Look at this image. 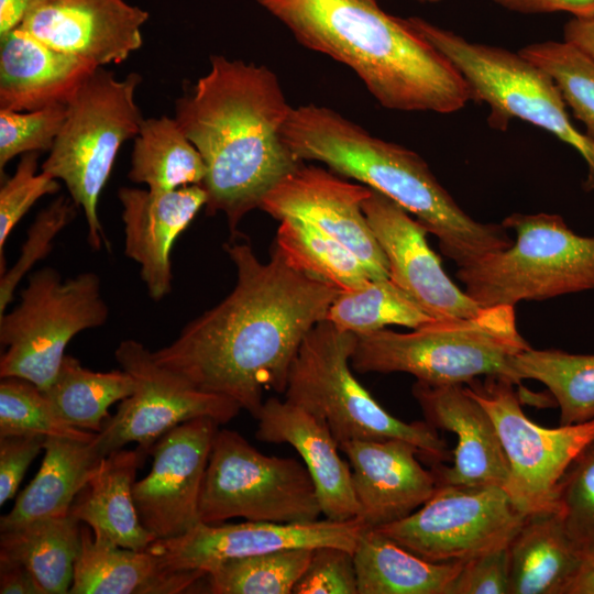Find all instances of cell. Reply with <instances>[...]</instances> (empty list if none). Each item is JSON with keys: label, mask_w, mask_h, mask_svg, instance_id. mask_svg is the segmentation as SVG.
Wrapping results in <instances>:
<instances>
[{"label": "cell", "mask_w": 594, "mask_h": 594, "mask_svg": "<svg viewBox=\"0 0 594 594\" xmlns=\"http://www.w3.org/2000/svg\"><path fill=\"white\" fill-rule=\"evenodd\" d=\"M20 301L0 316V377L24 378L41 391L54 381L69 341L79 332L101 327L109 308L94 272L63 279L43 267L33 272Z\"/></svg>", "instance_id": "obj_10"}, {"label": "cell", "mask_w": 594, "mask_h": 594, "mask_svg": "<svg viewBox=\"0 0 594 594\" xmlns=\"http://www.w3.org/2000/svg\"><path fill=\"white\" fill-rule=\"evenodd\" d=\"M370 194L363 184L302 162L265 195L258 209L279 221L294 218L315 227L350 249L372 279H384L387 260L362 211Z\"/></svg>", "instance_id": "obj_17"}, {"label": "cell", "mask_w": 594, "mask_h": 594, "mask_svg": "<svg viewBox=\"0 0 594 594\" xmlns=\"http://www.w3.org/2000/svg\"><path fill=\"white\" fill-rule=\"evenodd\" d=\"M224 250L237 268L234 288L153 358L256 418L266 393L284 394L304 339L340 292L290 266L275 245L266 263L248 242Z\"/></svg>", "instance_id": "obj_1"}, {"label": "cell", "mask_w": 594, "mask_h": 594, "mask_svg": "<svg viewBox=\"0 0 594 594\" xmlns=\"http://www.w3.org/2000/svg\"><path fill=\"white\" fill-rule=\"evenodd\" d=\"M255 432L260 441L292 446L315 484L324 518L345 521L359 517L350 464L339 454V443L327 422L287 399H265Z\"/></svg>", "instance_id": "obj_23"}, {"label": "cell", "mask_w": 594, "mask_h": 594, "mask_svg": "<svg viewBox=\"0 0 594 594\" xmlns=\"http://www.w3.org/2000/svg\"><path fill=\"white\" fill-rule=\"evenodd\" d=\"M556 507L582 561L594 557V440L583 448L560 479Z\"/></svg>", "instance_id": "obj_39"}, {"label": "cell", "mask_w": 594, "mask_h": 594, "mask_svg": "<svg viewBox=\"0 0 594 594\" xmlns=\"http://www.w3.org/2000/svg\"><path fill=\"white\" fill-rule=\"evenodd\" d=\"M80 538L72 594H177L206 576L201 571L168 570L148 550L122 548L87 525Z\"/></svg>", "instance_id": "obj_25"}, {"label": "cell", "mask_w": 594, "mask_h": 594, "mask_svg": "<svg viewBox=\"0 0 594 594\" xmlns=\"http://www.w3.org/2000/svg\"><path fill=\"white\" fill-rule=\"evenodd\" d=\"M324 320L356 336L391 324L419 329L442 321L425 311L389 278L372 279L362 288L340 292Z\"/></svg>", "instance_id": "obj_35"}, {"label": "cell", "mask_w": 594, "mask_h": 594, "mask_svg": "<svg viewBox=\"0 0 594 594\" xmlns=\"http://www.w3.org/2000/svg\"><path fill=\"white\" fill-rule=\"evenodd\" d=\"M507 550L508 594H563L582 563L558 509L528 515Z\"/></svg>", "instance_id": "obj_28"}, {"label": "cell", "mask_w": 594, "mask_h": 594, "mask_svg": "<svg viewBox=\"0 0 594 594\" xmlns=\"http://www.w3.org/2000/svg\"><path fill=\"white\" fill-rule=\"evenodd\" d=\"M290 110L268 67L221 55L211 56L209 72L176 101L175 119L207 167L206 212L224 215L232 234L302 163L280 135Z\"/></svg>", "instance_id": "obj_2"}, {"label": "cell", "mask_w": 594, "mask_h": 594, "mask_svg": "<svg viewBox=\"0 0 594 594\" xmlns=\"http://www.w3.org/2000/svg\"><path fill=\"white\" fill-rule=\"evenodd\" d=\"M141 81L136 73L118 79L105 67L97 68L67 101L62 129L41 166L66 185L69 197L82 209L94 250L109 248L98 200L122 144L135 138L144 120L135 102Z\"/></svg>", "instance_id": "obj_7"}, {"label": "cell", "mask_w": 594, "mask_h": 594, "mask_svg": "<svg viewBox=\"0 0 594 594\" xmlns=\"http://www.w3.org/2000/svg\"><path fill=\"white\" fill-rule=\"evenodd\" d=\"M218 427L211 418H195L153 446L151 471L135 481L133 498L142 525L155 539L180 536L200 522V491Z\"/></svg>", "instance_id": "obj_16"}, {"label": "cell", "mask_w": 594, "mask_h": 594, "mask_svg": "<svg viewBox=\"0 0 594 594\" xmlns=\"http://www.w3.org/2000/svg\"><path fill=\"white\" fill-rule=\"evenodd\" d=\"M274 244L290 266L339 292L359 289L372 280L350 249L301 220H280Z\"/></svg>", "instance_id": "obj_34"}, {"label": "cell", "mask_w": 594, "mask_h": 594, "mask_svg": "<svg viewBox=\"0 0 594 594\" xmlns=\"http://www.w3.org/2000/svg\"><path fill=\"white\" fill-rule=\"evenodd\" d=\"M348 458L359 518L370 528L399 520L425 504L437 488L419 449L402 439L353 440L339 446Z\"/></svg>", "instance_id": "obj_21"}, {"label": "cell", "mask_w": 594, "mask_h": 594, "mask_svg": "<svg viewBox=\"0 0 594 594\" xmlns=\"http://www.w3.org/2000/svg\"><path fill=\"white\" fill-rule=\"evenodd\" d=\"M419 1H424V2H438L440 0H419Z\"/></svg>", "instance_id": "obj_51"}, {"label": "cell", "mask_w": 594, "mask_h": 594, "mask_svg": "<svg viewBox=\"0 0 594 594\" xmlns=\"http://www.w3.org/2000/svg\"><path fill=\"white\" fill-rule=\"evenodd\" d=\"M44 458L35 477L19 494L0 520V530L31 521L68 515L72 505L96 471L102 457L92 441L47 437Z\"/></svg>", "instance_id": "obj_27"}, {"label": "cell", "mask_w": 594, "mask_h": 594, "mask_svg": "<svg viewBox=\"0 0 594 594\" xmlns=\"http://www.w3.org/2000/svg\"><path fill=\"white\" fill-rule=\"evenodd\" d=\"M502 224L516 240L506 250L458 267L465 293L483 308L594 289V237L558 215L513 213Z\"/></svg>", "instance_id": "obj_8"}, {"label": "cell", "mask_w": 594, "mask_h": 594, "mask_svg": "<svg viewBox=\"0 0 594 594\" xmlns=\"http://www.w3.org/2000/svg\"><path fill=\"white\" fill-rule=\"evenodd\" d=\"M519 52L553 78L566 107L594 140V59L564 40L532 43Z\"/></svg>", "instance_id": "obj_37"}, {"label": "cell", "mask_w": 594, "mask_h": 594, "mask_svg": "<svg viewBox=\"0 0 594 594\" xmlns=\"http://www.w3.org/2000/svg\"><path fill=\"white\" fill-rule=\"evenodd\" d=\"M43 392L64 421L98 433L110 418L109 407L134 392V380L123 369L95 372L65 355L54 381Z\"/></svg>", "instance_id": "obj_32"}, {"label": "cell", "mask_w": 594, "mask_h": 594, "mask_svg": "<svg viewBox=\"0 0 594 594\" xmlns=\"http://www.w3.org/2000/svg\"><path fill=\"white\" fill-rule=\"evenodd\" d=\"M38 152L21 155L14 174L0 188V275L6 268L4 246L11 231L42 197L59 190V183L37 172Z\"/></svg>", "instance_id": "obj_42"}, {"label": "cell", "mask_w": 594, "mask_h": 594, "mask_svg": "<svg viewBox=\"0 0 594 594\" xmlns=\"http://www.w3.org/2000/svg\"><path fill=\"white\" fill-rule=\"evenodd\" d=\"M144 461L136 449L103 457L69 514L122 548L146 550L156 539L142 525L133 498L136 471Z\"/></svg>", "instance_id": "obj_26"}, {"label": "cell", "mask_w": 594, "mask_h": 594, "mask_svg": "<svg viewBox=\"0 0 594 594\" xmlns=\"http://www.w3.org/2000/svg\"><path fill=\"white\" fill-rule=\"evenodd\" d=\"M302 46L350 67L397 111L452 113L472 100L455 67L377 0H256Z\"/></svg>", "instance_id": "obj_3"}, {"label": "cell", "mask_w": 594, "mask_h": 594, "mask_svg": "<svg viewBox=\"0 0 594 594\" xmlns=\"http://www.w3.org/2000/svg\"><path fill=\"white\" fill-rule=\"evenodd\" d=\"M526 517L503 487L437 484L418 509L375 529L425 560L465 562L508 547Z\"/></svg>", "instance_id": "obj_13"}, {"label": "cell", "mask_w": 594, "mask_h": 594, "mask_svg": "<svg viewBox=\"0 0 594 594\" xmlns=\"http://www.w3.org/2000/svg\"><path fill=\"white\" fill-rule=\"evenodd\" d=\"M356 334L328 320L304 339L292 364L285 399L322 418L339 446L353 440L402 439L430 463L449 458L447 443L427 421L407 422L382 407L350 367Z\"/></svg>", "instance_id": "obj_6"}, {"label": "cell", "mask_w": 594, "mask_h": 594, "mask_svg": "<svg viewBox=\"0 0 594 594\" xmlns=\"http://www.w3.org/2000/svg\"><path fill=\"white\" fill-rule=\"evenodd\" d=\"M563 38L594 59V16L571 18L563 26Z\"/></svg>", "instance_id": "obj_48"}, {"label": "cell", "mask_w": 594, "mask_h": 594, "mask_svg": "<svg viewBox=\"0 0 594 594\" xmlns=\"http://www.w3.org/2000/svg\"><path fill=\"white\" fill-rule=\"evenodd\" d=\"M493 419L507 463L504 486L514 506L524 515L557 509L556 491L563 473L594 440V420L543 428L522 411L514 382L487 375L464 384Z\"/></svg>", "instance_id": "obj_12"}, {"label": "cell", "mask_w": 594, "mask_h": 594, "mask_svg": "<svg viewBox=\"0 0 594 594\" xmlns=\"http://www.w3.org/2000/svg\"><path fill=\"white\" fill-rule=\"evenodd\" d=\"M293 594H358L353 553L338 547L315 548Z\"/></svg>", "instance_id": "obj_43"}, {"label": "cell", "mask_w": 594, "mask_h": 594, "mask_svg": "<svg viewBox=\"0 0 594 594\" xmlns=\"http://www.w3.org/2000/svg\"><path fill=\"white\" fill-rule=\"evenodd\" d=\"M77 208L69 196L62 195L38 212L28 230L15 264L0 275V316L12 301L23 276L50 254L55 237L74 220Z\"/></svg>", "instance_id": "obj_40"}, {"label": "cell", "mask_w": 594, "mask_h": 594, "mask_svg": "<svg viewBox=\"0 0 594 594\" xmlns=\"http://www.w3.org/2000/svg\"><path fill=\"white\" fill-rule=\"evenodd\" d=\"M517 377L549 389L560 408V425L594 420V354L528 348L513 358Z\"/></svg>", "instance_id": "obj_33"}, {"label": "cell", "mask_w": 594, "mask_h": 594, "mask_svg": "<svg viewBox=\"0 0 594 594\" xmlns=\"http://www.w3.org/2000/svg\"><path fill=\"white\" fill-rule=\"evenodd\" d=\"M405 20L462 75L472 100L490 107L493 128L503 130L519 119L553 134L583 157L585 189H594V140L572 124L562 94L544 69L520 52L470 42L418 16Z\"/></svg>", "instance_id": "obj_9"}, {"label": "cell", "mask_w": 594, "mask_h": 594, "mask_svg": "<svg viewBox=\"0 0 594 594\" xmlns=\"http://www.w3.org/2000/svg\"><path fill=\"white\" fill-rule=\"evenodd\" d=\"M206 164L175 118L162 116L142 121L134 138L130 180L151 190L168 191L201 185Z\"/></svg>", "instance_id": "obj_31"}, {"label": "cell", "mask_w": 594, "mask_h": 594, "mask_svg": "<svg viewBox=\"0 0 594 594\" xmlns=\"http://www.w3.org/2000/svg\"><path fill=\"white\" fill-rule=\"evenodd\" d=\"M124 254L136 262L153 300L167 296L173 286L170 253L178 235L206 205L201 185L168 191L121 187Z\"/></svg>", "instance_id": "obj_22"}, {"label": "cell", "mask_w": 594, "mask_h": 594, "mask_svg": "<svg viewBox=\"0 0 594 594\" xmlns=\"http://www.w3.org/2000/svg\"><path fill=\"white\" fill-rule=\"evenodd\" d=\"M114 355L133 377L134 392L120 402L92 440L102 458L134 442L146 459L155 442L174 427L200 417L224 425L241 410L232 399L200 391L157 364L153 352L136 340L121 341Z\"/></svg>", "instance_id": "obj_14"}, {"label": "cell", "mask_w": 594, "mask_h": 594, "mask_svg": "<svg viewBox=\"0 0 594 594\" xmlns=\"http://www.w3.org/2000/svg\"><path fill=\"white\" fill-rule=\"evenodd\" d=\"M497 6L513 12L539 14L566 12L572 18H593L594 0H492Z\"/></svg>", "instance_id": "obj_46"}, {"label": "cell", "mask_w": 594, "mask_h": 594, "mask_svg": "<svg viewBox=\"0 0 594 594\" xmlns=\"http://www.w3.org/2000/svg\"><path fill=\"white\" fill-rule=\"evenodd\" d=\"M41 435L90 442L97 433L68 425L33 383L20 377H2L0 383V437Z\"/></svg>", "instance_id": "obj_38"}, {"label": "cell", "mask_w": 594, "mask_h": 594, "mask_svg": "<svg viewBox=\"0 0 594 594\" xmlns=\"http://www.w3.org/2000/svg\"><path fill=\"white\" fill-rule=\"evenodd\" d=\"M508 550L497 549L463 562L451 594H508Z\"/></svg>", "instance_id": "obj_44"}, {"label": "cell", "mask_w": 594, "mask_h": 594, "mask_svg": "<svg viewBox=\"0 0 594 594\" xmlns=\"http://www.w3.org/2000/svg\"><path fill=\"white\" fill-rule=\"evenodd\" d=\"M46 437L12 435L0 437V505L11 499L37 454L44 450Z\"/></svg>", "instance_id": "obj_45"}, {"label": "cell", "mask_w": 594, "mask_h": 594, "mask_svg": "<svg viewBox=\"0 0 594 594\" xmlns=\"http://www.w3.org/2000/svg\"><path fill=\"white\" fill-rule=\"evenodd\" d=\"M530 348L512 306L475 318L442 320L409 333L377 330L356 336L351 365L359 373L403 372L429 385L466 384L496 375L520 384L513 358Z\"/></svg>", "instance_id": "obj_5"}, {"label": "cell", "mask_w": 594, "mask_h": 594, "mask_svg": "<svg viewBox=\"0 0 594 594\" xmlns=\"http://www.w3.org/2000/svg\"><path fill=\"white\" fill-rule=\"evenodd\" d=\"M148 12L124 0H31L21 28L63 53L99 68L142 46Z\"/></svg>", "instance_id": "obj_19"}, {"label": "cell", "mask_w": 594, "mask_h": 594, "mask_svg": "<svg viewBox=\"0 0 594 594\" xmlns=\"http://www.w3.org/2000/svg\"><path fill=\"white\" fill-rule=\"evenodd\" d=\"M314 549H284L222 562L208 571L207 590L213 594H292Z\"/></svg>", "instance_id": "obj_36"}, {"label": "cell", "mask_w": 594, "mask_h": 594, "mask_svg": "<svg viewBox=\"0 0 594 594\" xmlns=\"http://www.w3.org/2000/svg\"><path fill=\"white\" fill-rule=\"evenodd\" d=\"M411 392L429 425L457 436L453 463L432 465L437 484L504 488L508 463L495 424L465 385L417 381Z\"/></svg>", "instance_id": "obj_20"}, {"label": "cell", "mask_w": 594, "mask_h": 594, "mask_svg": "<svg viewBox=\"0 0 594 594\" xmlns=\"http://www.w3.org/2000/svg\"><path fill=\"white\" fill-rule=\"evenodd\" d=\"M79 522L68 514L1 531L0 558L24 565L43 594L69 593L80 549Z\"/></svg>", "instance_id": "obj_30"}, {"label": "cell", "mask_w": 594, "mask_h": 594, "mask_svg": "<svg viewBox=\"0 0 594 594\" xmlns=\"http://www.w3.org/2000/svg\"><path fill=\"white\" fill-rule=\"evenodd\" d=\"M96 69L19 26L0 37V109L33 111L67 103Z\"/></svg>", "instance_id": "obj_24"}, {"label": "cell", "mask_w": 594, "mask_h": 594, "mask_svg": "<svg viewBox=\"0 0 594 594\" xmlns=\"http://www.w3.org/2000/svg\"><path fill=\"white\" fill-rule=\"evenodd\" d=\"M31 0H0V37L19 28Z\"/></svg>", "instance_id": "obj_49"}, {"label": "cell", "mask_w": 594, "mask_h": 594, "mask_svg": "<svg viewBox=\"0 0 594 594\" xmlns=\"http://www.w3.org/2000/svg\"><path fill=\"white\" fill-rule=\"evenodd\" d=\"M1 594H43L32 573L21 563L0 558Z\"/></svg>", "instance_id": "obj_47"}, {"label": "cell", "mask_w": 594, "mask_h": 594, "mask_svg": "<svg viewBox=\"0 0 594 594\" xmlns=\"http://www.w3.org/2000/svg\"><path fill=\"white\" fill-rule=\"evenodd\" d=\"M321 515L304 463L266 455L235 430H218L200 491V522H306Z\"/></svg>", "instance_id": "obj_11"}, {"label": "cell", "mask_w": 594, "mask_h": 594, "mask_svg": "<svg viewBox=\"0 0 594 594\" xmlns=\"http://www.w3.org/2000/svg\"><path fill=\"white\" fill-rule=\"evenodd\" d=\"M66 103L33 111L0 109V170L18 155L50 151L66 117Z\"/></svg>", "instance_id": "obj_41"}, {"label": "cell", "mask_w": 594, "mask_h": 594, "mask_svg": "<svg viewBox=\"0 0 594 594\" xmlns=\"http://www.w3.org/2000/svg\"><path fill=\"white\" fill-rule=\"evenodd\" d=\"M366 527L359 517L345 521L199 522L180 536L154 540L146 550L168 570L201 571L207 575L222 562L284 549L330 546L354 553Z\"/></svg>", "instance_id": "obj_15"}, {"label": "cell", "mask_w": 594, "mask_h": 594, "mask_svg": "<svg viewBox=\"0 0 594 594\" xmlns=\"http://www.w3.org/2000/svg\"><path fill=\"white\" fill-rule=\"evenodd\" d=\"M353 556L358 594H451L463 564L425 560L370 527Z\"/></svg>", "instance_id": "obj_29"}, {"label": "cell", "mask_w": 594, "mask_h": 594, "mask_svg": "<svg viewBox=\"0 0 594 594\" xmlns=\"http://www.w3.org/2000/svg\"><path fill=\"white\" fill-rule=\"evenodd\" d=\"M280 135L298 160L321 162L414 215L458 267L514 242L503 224L482 223L466 215L419 154L372 135L332 109L312 103L292 108Z\"/></svg>", "instance_id": "obj_4"}, {"label": "cell", "mask_w": 594, "mask_h": 594, "mask_svg": "<svg viewBox=\"0 0 594 594\" xmlns=\"http://www.w3.org/2000/svg\"><path fill=\"white\" fill-rule=\"evenodd\" d=\"M563 594H594V557L582 561Z\"/></svg>", "instance_id": "obj_50"}, {"label": "cell", "mask_w": 594, "mask_h": 594, "mask_svg": "<svg viewBox=\"0 0 594 594\" xmlns=\"http://www.w3.org/2000/svg\"><path fill=\"white\" fill-rule=\"evenodd\" d=\"M362 211L388 264V278L440 320L479 317V306L446 274L430 249L427 230L397 202L371 189Z\"/></svg>", "instance_id": "obj_18"}]
</instances>
